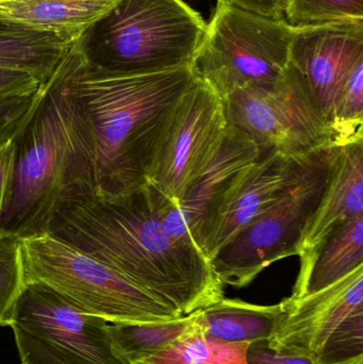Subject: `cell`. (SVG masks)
Segmentation results:
<instances>
[{
	"label": "cell",
	"instance_id": "obj_15",
	"mask_svg": "<svg viewBox=\"0 0 363 364\" xmlns=\"http://www.w3.org/2000/svg\"><path fill=\"white\" fill-rule=\"evenodd\" d=\"M359 214H363V140L332 147L325 188L303 230L296 256L311 254Z\"/></svg>",
	"mask_w": 363,
	"mask_h": 364
},
{
	"label": "cell",
	"instance_id": "obj_4",
	"mask_svg": "<svg viewBox=\"0 0 363 364\" xmlns=\"http://www.w3.org/2000/svg\"><path fill=\"white\" fill-rule=\"evenodd\" d=\"M206 29L183 0H119L75 45L94 70L145 74L193 66Z\"/></svg>",
	"mask_w": 363,
	"mask_h": 364
},
{
	"label": "cell",
	"instance_id": "obj_20",
	"mask_svg": "<svg viewBox=\"0 0 363 364\" xmlns=\"http://www.w3.org/2000/svg\"><path fill=\"white\" fill-rule=\"evenodd\" d=\"M194 314L153 323L110 324L115 352L132 364L161 352L185 335L193 325Z\"/></svg>",
	"mask_w": 363,
	"mask_h": 364
},
{
	"label": "cell",
	"instance_id": "obj_2",
	"mask_svg": "<svg viewBox=\"0 0 363 364\" xmlns=\"http://www.w3.org/2000/svg\"><path fill=\"white\" fill-rule=\"evenodd\" d=\"M70 57V91L91 142L96 195L114 198L140 190L195 70L109 74L89 68L75 44Z\"/></svg>",
	"mask_w": 363,
	"mask_h": 364
},
{
	"label": "cell",
	"instance_id": "obj_19",
	"mask_svg": "<svg viewBox=\"0 0 363 364\" xmlns=\"http://www.w3.org/2000/svg\"><path fill=\"white\" fill-rule=\"evenodd\" d=\"M119 0H0V21L78 40L90 25Z\"/></svg>",
	"mask_w": 363,
	"mask_h": 364
},
{
	"label": "cell",
	"instance_id": "obj_23",
	"mask_svg": "<svg viewBox=\"0 0 363 364\" xmlns=\"http://www.w3.org/2000/svg\"><path fill=\"white\" fill-rule=\"evenodd\" d=\"M26 286L21 239L0 231V326H9Z\"/></svg>",
	"mask_w": 363,
	"mask_h": 364
},
{
	"label": "cell",
	"instance_id": "obj_26",
	"mask_svg": "<svg viewBox=\"0 0 363 364\" xmlns=\"http://www.w3.org/2000/svg\"><path fill=\"white\" fill-rule=\"evenodd\" d=\"M40 85L38 79L28 73L0 68V98L34 93Z\"/></svg>",
	"mask_w": 363,
	"mask_h": 364
},
{
	"label": "cell",
	"instance_id": "obj_13",
	"mask_svg": "<svg viewBox=\"0 0 363 364\" xmlns=\"http://www.w3.org/2000/svg\"><path fill=\"white\" fill-rule=\"evenodd\" d=\"M259 157L257 144L228 125L225 141L217 158L180 200L173 203L163 193L147 183L168 235L202 252L207 228L220 200L239 173Z\"/></svg>",
	"mask_w": 363,
	"mask_h": 364
},
{
	"label": "cell",
	"instance_id": "obj_21",
	"mask_svg": "<svg viewBox=\"0 0 363 364\" xmlns=\"http://www.w3.org/2000/svg\"><path fill=\"white\" fill-rule=\"evenodd\" d=\"M249 343H228L207 337L198 328L194 316L191 328L174 343L132 364H249Z\"/></svg>",
	"mask_w": 363,
	"mask_h": 364
},
{
	"label": "cell",
	"instance_id": "obj_10",
	"mask_svg": "<svg viewBox=\"0 0 363 364\" xmlns=\"http://www.w3.org/2000/svg\"><path fill=\"white\" fill-rule=\"evenodd\" d=\"M227 130L223 98L197 77L173 113L148 183L180 200L217 158Z\"/></svg>",
	"mask_w": 363,
	"mask_h": 364
},
{
	"label": "cell",
	"instance_id": "obj_22",
	"mask_svg": "<svg viewBox=\"0 0 363 364\" xmlns=\"http://www.w3.org/2000/svg\"><path fill=\"white\" fill-rule=\"evenodd\" d=\"M283 16L294 28L363 19V0H286Z\"/></svg>",
	"mask_w": 363,
	"mask_h": 364
},
{
	"label": "cell",
	"instance_id": "obj_11",
	"mask_svg": "<svg viewBox=\"0 0 363 364\" xmlns=\"http://www.w3.org/2000/svg\"><path fill=\"white\" fill-rule=\"evenodd\" d=\"M327 149L298 158L274 151L260 153L259 159L239 173L220 200L207 228L205 256L211 261L232 237L302 181Z\"/></svg>",
	"mask_w": 363,
	"mask_h": 364
},
{
	"label": "cell",
	"instance_id": "obj_28",
	"mask_svg": "<svg viewBox=\"0 0 363 364\" xmlns=\"http://www.w3.org/2000/svg\"><path fill=\"white\" fill-rule=\"evenodd\" d=\"M217 4L237 6L242 10L270 17V18H285L286 0H217Z\"/></svg>",
	"mask_w": 363,
	"mask_h": 364
},
{
	"label": "cell",
	"instance_id": "obj_24",
	"mask_svg": "<svg viewBox=\"0 0 363 364\" xmlns=\"http://www.w3.org/2000/svg\"><path fill=\"white\" fill-rule=\"evenodd\" d=\"M21 364H94L80 355L13 329Z\"/></svg>",
	"mask_w": 363,
	"mask_h": 364
},
{
	"label": "cell",
	"instance_id": "obj_5",
	"mask_svg": "<svg viewBox=\"0 0 363 364\" xmlns=\"http://www.w3.org/2000/svg\"><path fill=\"white\" fill-rule=\"evenodd\" d=\"M21 239L26 284H45L111 324L181 318L114 269L49 233Z\"/></svg>",
	"mask_w": 363,
	"mask_h": 364
},
{
	"label": "cell",
	"instance_id": "obj_7",
	"mask_svg": "<svg viewBox=\"0 0 363 364\" xmlns=\"http://www.w3.org/2000/svg\"><path fill=\"white\" fill-rule=\"evenodd\" d=\"M228 125L262 151L308 157L335 146L332 130L293 65L274 82L234 90L223 98Z\"/></svg>",
	"mask_w": 363,
	"mask_h": 364
},
{
	"label": "cell",
	"instance_id": "obj_16",
	"mask_svg": "<svg viewBox=\"0 0 363 364\" xmlns=\"http://www.w3.org/2000/svg\"><path fill=\"white\" fill-rule=\"evenodd\" d=\"M363 265V214L347 220L311 254L300 258V269L290 299L325 290Z\"/></svg>",
	"mask_w": 363,
	"mask_h": 364
},
{
	"label": "cell",
	"instance_id": "obj_27",
	"mask_svg": "<svg viewBox=\"0 0 363 364\" xmlns=\"http://www.w3.org/2000/svg\"><path fill=\"white\" fill-rule=\"evenodd\" d=\"M15 168V136L0 144V218L8 205Z\"/></svg>",
	"mask_w": 363,
	"mask_h": 364
},
{
	"label": "cell",
	"instance_id": "obj_17",
	"mask_svg": "<svg viewBox=\"0 0 363 364\" xmlns=\"http://www.w3.org/2000/svg\"><path fill=\"white\" fill-rule=\"evenodd\" d=\"M283 301L260 306L223 299L194 312L195 323L207 337L228 343H255L272 339L285 318Z\"/></svg>",
	"mask_w": 363,
	"mask_h": 364
},
{
	"label": "cell",
	"instance_id": "obj_3",
	"mask_svg": "<svg viewBox=\"0 0 363 364\" xmlns=\"http://www.w3.org/2000/svg\"><path fill=\"white\" fill-rule=\"evenodd\" d=\"M70 49L40 87L36 110L15 136V168L0 231L45 233L68 203L96 195L93 151L70 91Z\"/></svg>",
	"mask_w": 363,
	"mask_h": 364
},
{
	"label": "cell",
	"instance_id": "obj_9",
	"mask_svg": "<svg viewBox=\"0 0 363 364\" xmlns=\"http://www.w3.org/2000/svg\"><path fill=\"white\" fill-rule=\"evenodd\" d=\"M330 153L332 147L302 181L211 259L223 286H249L273 263L296 255L303 230L325 188Z\"/></svg>",
	"mask_w": 363,
	"mask_h": 364
},
{
	"label": "cell",
	"instance_id": "obj_12",
	"mask_svg": "<svg viewBox=\"0 0 363 364\" xmlns=\"http://www.w3.org/2000/svg\"><path fill=\"white\" fill-rule=\"evenodd\" d=\"M9 326L62 346L94 364H129L115 352L106 320L83 311L38 282L26 284Z\"/></svg>",
	"mask_w": 363,
	"mask_h": 364
},
{
	"label": "cell",
	"instance_id": "obj_6",
	"mask_svg": "<svg viewBox=\"0 0 363 364\" xmlns=\"http://www.w3.org/2000/svg\"><path fill=\"white\" fill-rule=\"evenodd\" d=\"M294 31L285 18L217 4L194 70L222 98L241 87L274 82L289 66Z\"/></svg>",
	"mask_w": 363,
	"mask_h": 364
},
{
	"label": "cell",
	"instance_id": "obj_18",
	"mask_svg": "<svg viewBox=\"0 0 363 364\" xmlns=\"http://www.w3.org/2000/svg\"><path fill=\"white\" fill-rule=\"evenodd\" d=\"M77 38L0 21V68L19 70L46 82Z\"/></svg>",
	"mask_w": 363,
	"mask_h": 364
},
{
	"label": "cell",
	"instance_id": "obj_25",
	"mask_svg": "<svg viewBox=\"0 0 363 364\" xmlns=\"http://www.w3.org/2000/svg\"><path fill=\"white\" fill-rule=\"evenodd\" d=\"M246 358L249 364H319L300 355L272 350L268 341L249 344Z\"/></svg>",
	"mask_w": 363,
	"mask_h": 364
},
{
	"label": "cell",
	"instance_id": "obj_8",
	"mask_svg": "<svg viewBox=\"0 0 363 364\" xmlns=\"http://www.w3.org/2000/svg\"><path fill=\"white\" fill-rule=\"evenodd\" d=\"M268 346L319 364H363V265L315 294L283 299Z\"/></svg>",
	"mask_w": 363,
	"mask_h": 364
},
{
	"label": "cell",
	"instance_id": "obj_1",
	"mask_svg": "<svg viewBox=\"0 0 363 364\" xmlns=\"http://www.w3.org/2000/svg\"><path fill=\"white\" fill-rule=\"evenodd\" d=\"M47 233L114 269L179 316L221 301L224 286L197 248L168 235L149 186L60 210Z\"/></svg>",
	"mask_w": 363,
	"mask_h": 364
},
{
	"label": "cell",
	"instance_id": "obj_14",
	"mask_svg": "<svg viewBox=\"0 0 363 364\" xmlns=\"http://www.w3.org/2000/svg\"><path fill=\"white\" fill-rule=\"evenodd\" d=\"M360 60H363V19L296 28L290 64L306 81L330 130L339 96Z\"/></svg>",
	"mask_w": 363,
	"mask_h": 364
}]
</instances>
